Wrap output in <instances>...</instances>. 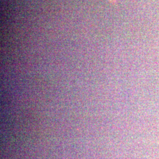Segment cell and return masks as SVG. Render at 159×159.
I'll return each instance as SVG.
<instances>
[{
	"label": "cell",
	"mask_w": 159,
	"mask_h": 159,
	"mask_svg": "<svg viewBox=\"0 0 159 159\" xmlns=\"http://www.w3.org/2000/svg\"><path fill=\"white\" fill-rule=\"evenodd\" d=\"M109 3L111 5H115L117 3V0H108Z\"/></svg>",
	"instance_id": "cell-1"
}]
</instances>
